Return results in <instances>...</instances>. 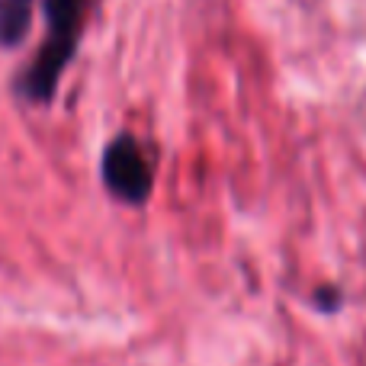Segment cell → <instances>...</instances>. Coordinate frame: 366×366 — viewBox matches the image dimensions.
I'll list each match as a JSON object with an SVG mask.
<instances>
[{"mask_svg": "<svg viewBox=\"0 0 366 366\" xmlns=\"http://www.w3.org/2000/svg\"><path fill=\"white\" fill-rule=\"evenodd\" d=\"M36 0H0V49H16L32 23Z\"/></svg>", "mask_w": 366, "mask_h": 366, "instance_id": "cell-3", "label": "cell"}, {"mask_svg": "<svg viewBox=\"0 0 366 366\" xmlns=\"http://www.w3.org/2000/svg\"><path fill=\"white\" fill-rule=\"evenodd\" d=\"M100 177L103 187L113 199L126 202V206H142L148 202L154 187V171L148 161L145 148L139 145L135 135H116L100 158Z\"/></svg>", "mask_w": 366, "mask_h": 366, "instance_id": "cell-2", "label": "cell"}, {"mask_svg": "<svg viewBox=\"0 0 366 366\" xmlns=\"http://www.w3.org/2000/svg\"><path fill=\"white\" fill-rule=\"evenodd\" d=\"M315 305L325 312V315H335V312H341V305H344V292L337 290V286H318Z\"/></svg>", "mask_w": 366, "mask_h": 366, "instance_id": "cell-4", "label": "cell"}, {"mask_svg": "<svg viewBox=\"0 0 366 366\" xmlns=\"http://www.w3.org/2000/svg\"><path fill=\"white\" fill-rule=\"evenodd\" d=\"M87 4L90 0H42L49 32H45V42L39 45L32 64L16 77V94L26 103H36V107L51 103L58 81H61L64 68L71 64L77 42H81Z\"/></svg>", "mask_w": 366, "mask_h": 366, "instance_id": "cell-1", "label": "cell"}]
</instances>
